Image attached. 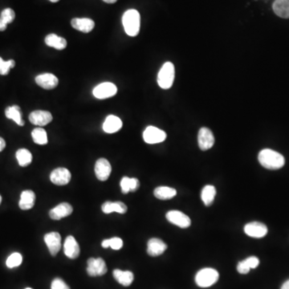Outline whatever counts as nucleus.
Listing matches in <instances>:
<instances>
[{
  "instance_id": "f257e3e1",
  "label": "nucleus",
  "mask_w": 289,
  "mask_h": 289,
  "mask_svg": "<svg viewBox=\"0 0 289 289\" xmlns=\"http://www.w3.org/2000/svg\"><path fill=\"white\" fill-rule=\"evenodd\" d=\"M258 159L261 166L268 170H279L285 166V159L282 155L270 149L261 150Z\"/></svg>"
},
{
  "instance_id": "f03ea898",
  "label": "nucleus",
  "mask_w": 289,
  "mask_h": 289,
  "mask_svg": "<svg viewBox=\"0 0 289 289\" xmlns=\"http://www.w3.org/2000/svg\"><path fill=\"white\" fill-rule=\"evenodd\" d=\"M124 29L128 36H137L139 33L141 17L137 10L130 9L124 13L122 17Z\"/></svg>"
},
{
  "instance_id": "7ed1b4c3",
  "label": "nucleus",
  "mask_w": 289,
  "mask_h": 289,
  "mask_svg": "<svg viewBox=\"0 0 289 289\" xmlns=\"http://www.w3.org/2000/svg\"><path fill=\"white\" fill-rule=\"evenodd\" d=\"M220 278V274L211 267L202 269L195 276V283L200 288H209L215 285Z\"/></svg>"
},
{
  "instance_id": "20e7f679",
  "label": "nucleus",
  "mask_w": 289,
  "mask_h": 289,
  "mask_svg": "<svg viewBox=\"0 0 289 289\" xmlns=\"http://www.w3.org/2000/svg\"><path fill=\"white\" fill-rule=\"evenodd\" d=\"M175 65L171 62H166L157 75V84L163 89H169L175 81Z\"/></svg>"
},
{
  "instance_id": "39448f33",
  "label": "nucleus",
  "mask_w": 289,
  "mask_h": 289,
  "mask_svg": "<svg viewBox=\"0 0 289 289\" xmlns=\"http://www.w3.org/2000/svg\"><path fill=\"white\" fill-rule=\"evenodd\" d=\"M87 272L90 276H103L107 272L106 262L101 258H90L88 260Z\"/></svg>"
},
{
  "instance_id": "423d86ee",
  "label": "nucleus",
  "mask_w": 289,
  "mask_h": 289,
  "mask_svg": "<svg viewBox=\"0 0 289 289\" xmlns=\"http://www.w3.org/2000/svg\"><path fill=\"white\" fill-rule=\"evenodd\" d=\"M166 138V132L155 126H149L143 133V139L146 143H161L163 142Z\"/></svg>"
},
{
  "instance_id": "0eeeda50",
  "label": "nucleus",
  "mask_w": 289,
  "mask_h": 289,
  "mask_svg": "<svg viewBox=\"0 0 289 289\" xmlns=\"http://www.w3.org/2000/svg\"><path fill=\"white\" fill-rule=\"evenodd\" d=\"M117 88L111 82H104L100 84L92 91L93 96L97 99H107L117 94Z\"/></svg>"
},
{
  "instance_id": "6e6552de",
  "label": "nucleus",
  "mask_w": 289,
  "mask_h": 289,
  "mask_svg": "<svg viewBox=\"0 0 289 289\" xmlns=\"http://www.w3.org/2000/svg\"><path fill=\"white\" fill-rule=\"evenodd\" d=\"M166 219L173 224L179 226L181 228H187L191 226V219L179 211H170L166 214Z\"/></svg>"
},
{
  "instance_id": "1a4fd4ad",
  "label": "nucleus",
  "mask_w": 289,
  "mask_h": 289,
  "mask_svg": "<svg viewBox=\"0 0 289 289\" xmlns=\"http://www.w3.org/2000/svg\"><path fill=\"white\" fill-rule=\"evenodd\" d=\"M71 178H72V175H71L70 171L64 167L55 169L50 175L51 182L57 186L67 185L70 182Z\"/></svg>"
},
{
  "instance_id": "9d476101",
  "label": "nucleus",
  "mask_w": 289,
  "mask_h": 289,
  "mask_svg": "<svg viewBox=\"0 0 289 289\" xmlns=\"http://www.w3.org/2000/svg\"><path fill=\"white\" fill-rule=\"evenodd\" d=\"M198 142H199L200 148L203 151L212 148L215 144L213 133L206 127L201 129L198 135Z\"/></svg>"
},
{
  "instance_id": "9b49d317",
  "label": "nucleus",
  "mask_w": 289,
  "mask_h": 289,
  "mask_svg": "<svg viewBox=\"0 0 289 289\" xmlns=\"http://www.w3.org/2000/svg\"><path fill=\"white\" fill-rule=\"evenodd\" d=\"M95 174H96L97 179L100 181H106L110 178V174L112 171V167L110 161L106 158H100L96 161L95 164Z\"/></svg>"
},
{
  "instance_id": "f8f14e48",
  "label": "nucleus",
  "mask_w": 289,
  "mask_h": 289,
  "mask_svg": "<svg viewBox=\"0 0 289 289\" xmlns=\"http://www.w3.org/2000/svg\"><path fill=\"white\" fill-rule=\"evenodd\" d=\"M245 232L252 238L265 237L267 234V227L266 225L260 222H249L245 226Z\"/></svg>"
},
{
  "instance_id": "ddd939ff",
  "label": "nucleus",
  "mask_w": 289,
  "mask_h": 289,
  "mask_svg": "<svg viewBox=\"0 0 289 289\" xmlns=\"http://www.w3.org/2000/svg\"><path fill=\"white\" fill-rule=\"evenodd\" d=\"M29 121L35 126H47V124H49L52 121V115L48 111L36 110L30 113Z\"/></svg>"
},
{
  "instance_id": "4468645a",
  "label": "nucleus",
  "mask_w": 289,
  "mask_h": 289,
  "mask_svg": "<svg viewBox=\"0 0 289 289\" xmlns=\"http://www.w3.org/2000/svg\"><path fill=\"white\" fill-rule=\"evenodd\" d=\"M44 241L52 256L59 253L61 248V236L58 232H50L44 236Z\"/></svg>"
},
{
  "instance_id": "2eb2a0df",
  "label": "nucleus",
  "mask_w": 289,
  "mask_h": 289,
  "mask_svg": "<svg viewBox=\"0 0 289 289\" xmlns=\"http://www.w3.org/2000/svg\"><path fill=\"white\" fill-rule=\"evenodd\" d=\"M64 251H65V256L72 260H74L80 256L81 249L78 243L75 240L73 236H69L66 238L65 245H64Z\"/></svg>"
},
{
  "instance_id": "dca6fc26",
  "label": "nucleus",
  "mask_w": 289,
  "mask_h": 289,
  "mask_svg": "<svg viewBox=\"0 0 289 289\" xmlns=\"http://www.w3.org/2000/svg\"><path fill=\"white\" fill-rule=\"evenodd\" d=\"M73 208L69 203L62 202L49 211V216L53 220H60L72 215Z\"/></svg>"
},
{
  "instance_id": "f3484780",
  "label": "nucleus",
  "mask_w": 289,
  "mask_h": 289,
  "mask_svg": "<svg viewBox=\"0 0 289 289\" xmlns=\"http://www.w3.org/2000/svg\"><path fill=\"white\" fill-rule=\"evenodd\" d=\"M36 83L44 89H53L58 86L59 80L52 73H44L36 76Z\"/></svg>"
},
{
  "instance_id": "a211bd4d",
  "label": "nucleus",
  "mask_w": 289,
  "mask_h": 289,
  "mask_svg": "<svg viewBox=\"0 0 289 289\" xmlns=\"http://www.w3.org/2000/svg\"><path fill=\"white\" fill-rule=\"evenodd\" d=\"M167 249V245L162 241V240L157 239V238H152L149 240L148 245H147V253L150 256H158L163 254Z\"/></svg>"
},
{
  "instance_id": "6ab92c4d",
  "label": "nucleus",
  "mask_w": 289,
  "mask_h": 289,
  "mask_svg": "<svg viewBox=\"0 0 289 289\" xmlns=\"http://www.w3.org/2000/svg\"><path fill=\"white\" fill-rule=\"evenodd\" d=\"M72 27L77 31L89 33L94 28V21L89 18H74L71 21Z\"/></svg>"
},
{
  "instance_id": "aec40b11",
  "label": "nucleus",
  "mask_w": 289,
  "mask_h": 289,
  "mask_svg": "<svg viewBox=\"0 0 289 289\" xmlns=\"http://www.w3.org/2000/svg\"><path fill=\"white\" fill-rule=\"evenodd\" d=\"M123 123L121 119L114 115H110L106 117L103 124V130L107 133H114L121 130Z\"/></svg>"
},
{
  "instance_id": "412c9836",
  "label": "nucleus",
  "mask_w": 289,
  "mask_h": 289,
  "mask_svg": "<svg viewBox=\"0 0 289 289\" xmlns=\"http://www.w3.org/2000/svg\"><path fill=\"white\" fill-rule=\"evenodd\" d=\"M36 202V195L32 191H22L21 194V200L19 202V206L23 211H27L33 207Z\"/></svg>"
},
{
  "instance_id": "4be33fe9",
  "label": "nucleus",
  "mask_w": 289,
  "mask_h": 289,
  "mask_svg": "<svg viewBox=\"0 0 289 289\" xmlns=\"http://www.w3.org/2000/svg\"><path fill=\"white\" fill-rule=\"evenodd\" d=\"M259 265L260 260L256 256H251L238 264L237 271L240 274H247L251 269L256 268Z\"/></svg>"
},
{
  "instance_id": "5701e85b",
  "label": "nucleus",
  "mask_w": 289,
  "mask_h": 289,
  "mask_svg": "<svg viewBox=\"0 0 289 289\" xmlns=\"http://www.w3.org/2000/svg\"><path fill=\"white\" fill-rule=\"evenodd\" d=\"M112 274L115 280H117L120 285L126 287L130 286L134 279V276L132 271H121L120 269H115Z\"/></svg>"
},
{
  "instance_id": "b1692460",
  "label": "nucleus",
  "mask_w": 289,
  "mask_h": 289,
  "mask_svg": "<svg viewBox=\"0 0 289 289\" xmlns=\"http://www.w3.org/2000/svg\"><path fill=\"white\" fill-rule=\"evenodd\" d=\"M101 210L105 214H110L117 212L119 214L126 213L128 210L126 204L122 202H106L101 206Z\"/></svg>"
},
{
  "instance_id": "393cba45",
  "label": "nucleus",
  "mask_w": 289,
  "mask_h": 289,
  "mask_svg": "<svg viewBox=\"0 0 289 289\" xmlns=\"http://www.w3.org/2000/svg\"><path fill=\"white\" fill-rule=\"evenodd\" d=\"M45 43L47 46L54 47L57 50H64L67 47V41L56 34H49L48 36H46Z\"/></svg>"
},
{
  "instance_id": "a878e982",
  "label": "nucleus",
  "mask_w": 289,
  "mask_h": 289,
  "mask_svg": "<svg viewBox=\"0 0 289 289\" xmlns=\"http://www.w3.org/2000/svg\"><path fill=\"white\" fill-rule=\"evenodd\" d=\"M5 115L6 117L11 120H13L19 126H24V121L22 118V112L21 108L18 106H12L7 107L5 110Z\"/></svg>"
},
{
  "instance_id": "bb28decb",
  "label": "nucleus",
  "mask_w": 289,
  "mask_h": 289,
  "mask_svg": "<svg viewBox=\"0 0 289 289\" xmlns=\"http://www.w3.org/2000/svg\"><path fill=\"white\" fill-rule=\"evenodd\" d=\"M276 15L284 19H289V0H276L272 5Z\"/></svg>"
},
{
  "instance_id": "cd10ccee",
  "label": "nucleus",
  "mask_w": 289,
  "mask_h": 289,
  "mask_svg": "<svg viewBox=\"0 0 289 289\" xmlns=\"http://www.w3.org/2000/svg\"><path fill=\"white\" fill-rule=\"evenodd\" d=\"M155 197L161 200H171L177 195V191L175 189L169 186H158L155 189L154 192Z\"/></svg>"
},
{
  "instance_id": "c85d7f7f",
  "label": "nucleus",
  "mask_w": 289,
  "mask_h": 289,
  "mask_svg": "<svg viewBox=\"0 0 289 289\" xmlns=\"http://www.w3.org/2000/svg\"><path fill=\"white\" fill-rule=\"evenodd\" d=\"M215 195H216V190H215V186L207 185V186H204L202 189V193H201V199L206 206H210L213 203Z\"/></svg>"
},
{
  "instance_id": "c756f323",
  "label": "nucleus",
  "mask_w": 289,
  "mask_h": 289,
  "mask_svg": "<svg viewBox=\"0 0 289 289\" xmlns=\"http://www.w3.org/2000/svg\"><path fill=\"white\" fill-rule=\"evenodd\" d=\"M16 158H17L20 166L22 167H26L32 163V153L27 149H20L16 152Z\"/></svg>"
},
{
  "instance_id": "7c9ffc66",
  "label": "nucleus",
  "mask_w": 289,
  "mask_h": 289,
  "mask_svg": "<svg viewBox=\"0 0 289 289\" xmlns=\"http://www.w3.org/2000/svg\"><path fill=\"white\" fill-rule=\"evenodd\" d=\"M34 142L38 145H46L47 143V132L43 128L34 129L32 132Z\"/></svg>"
},
{
  "instance_id": "2f4dec72",
  "label": "nucleus",
  "mask_w": 289,
  "mask_h": 289,
  "mask_svg": "<svg viewBox=\"0 0 289 289\" xmlns=\"http://www.w3.org/2000/svg\"><path fill=\"white\" fill-rule=\"evenodd\" d=\"M22 257L21 254L18 252H15V253L11 254L9 257L7 258V267L9 268H13V267H18L22 264Z\"/></svg>"
},
{
  "instance_id": "473e14b6",
  "label": "nucleus",
  "mask_w": 289,
  "mask_h": 289,
  "mask_svg": "<svg viewBox=\"0 0 289 289\" xmlns=\"http://www.w3.org/2000/svg\"><path fill=\"white\" fill-rule=\"evenodd\" d=\"M16 65V62L14 60H9V61H4L2 57H0V75L6 76L8 74L11 68H13Z\"/></svg>"
},
{
  "instance_id": "72a5a7b5",
  "label": "nucleus",
  "mask_w": 289,
  "mask_h": 289,
  "mask_svg": "<svg viewBox=\"0 0 289 289\" xmlns=\"http://www.w3.org/2000/svg\"><path fill=\"white\" fill-rule=\"evenodd\" d=\"M15 17H16L15 11L11 9V8H6V9L2 11L0 18L2 19V21H4L5 22H7V24H8L10 22H13Z\"/></svg>"
},
{
  "instance_id": "f704fd0d",
  "label": "nucleus",
  "mask_w": 289,
  "mask_h": 289,
  "mask_svg": "<svg viewBox=\"0 0 289 289\" xmlns=\"http://www.w3.org/2000/svg\"><path fill=\"white\" fill-rule=\"evenodd\" d=\"M110 246L113 250H120L123 246V241L121 238L113 237L109 240Z\"/></svg>"
},
{
  "instance_id": "c9c22d12",
  "label": "nucleus",
  "mask_w": 289,
  "mask_h": 289,
  "mask_svg": "<svg viewBox=\"0 0 289 289\" xmlns=\"http://www.w3.org/2000/svg\"><path fill=\"white\" fill-rule=\"evenodd\" d=\"M51 289H70L64 280L56 278L52 281Z\"/></svg>"
},
{
  "instance_id": "e433bc0d",
  "label": "nucleus",
  "mask_w": 289,
  "mask_h": 289,
  "mask_svg": "<svg viewBox=\"0 0 289 289\" xmlns=\"http://www.w3.org/2000/svg\"><path fill=\"white\" fill-rule=\"evenodd\" d=\"M130 179L131 178L124 177L121 180L120 185H121V191L123 194H128L130 191Z\"/></svg>"
},
{
  "instance_id": "4c0bfd02",
  "label": "nucleus",
  "mask_w": 289,
  "mask_h": 289,
  "mask_svg": "<svg viewBox=\"0 0 289 289\" xmlns=\"http://www.w3.org/2000/svg\"><path fill=\"white\" fill-rule=\"evenodd\" d=\"M139 186L140 182L137 178H132L130 179V191H132V192L137 191V190H138V188H139Z\"/></svg>"
},
{
  "instance_id": "58836bf2",
  "label": "nucleus",
  "mask_w": 289,
  "mask_h": 289,
  "mask_svg": "<svg viewBox=\"0 0 289 289\" xmlns=\"http://www.w3.org/2000/svg\"><path fill=\"white\" fill-rule=\"evenodd\" d=\"M7 23L2 21V19L0 18V32H3L7 29Z\"/></svg>"
},
{
  "instance_id": "ea45409f",
  "label": "nucleus",
  "mask_w": 289,
  "mask_h": 289,
  "mask_svg": "<svg viewBox=\"0 0 289 289\" xmlns=\"http://www.w3.org/2000/svg\"><path fill=\"white\" fill-rule=\"evenodd\" d=\"M5 147H6V141L3 138L0 137V152L4 150Z\"/></svg>"
},
{
  "instance_id": "a19ab883",
  "label": "nucleus",
  "mask_w": 289,
  "mask_h": 289,
  "mask_svg": "<svg viewBox=\"0 0 289 289\" xmlns=\"http://www.w3.org/2000/svg\"><path fill=\"white\" fill-rule=\"evenodd\" d=\"M101 246L104 248H108L110 246V243H109V240H105L103 242L101 243Z\"/></svg>"
},
{
  "instance_id": "79ce46f5",
  "label": "nucleus",
  "mask_w": 289,
  "mask_h": 289,
  "mask_svg": "<svg viewBox=\"0 0 289 289\" xmlns=\"http://www.w3.org/2000/svg\"><path fill=\"white\" fill-rule=\"evenodd\" d=\"M289 289V280H288L287 281H285V282L283 284L282 286H281V289Z\"/></svg>"
},
{
  "instance_id": "37998d69",
  "label": "nucleus",
  "mask_w": 289,
  "mask_h": 289,
  "mask_svg": "<svg viewBox=\"0 0 289 289\" xmlns=\"http://www.w3.org/2000/svg\"><path fill=\"white\" fill-rule=\"evenodd\" d=\"M104 2H107V3H115L117 0H103Z\"/></svg>"
},
{
  "instance_id": "c03bdc74",
  "label": "nucleus",
  "mask_w": 289,
  "mask_h": 289,
  "mask_svg": "<svg viewBox=\"0 0 289 289\" xmlns=\"http://www.w3.org/2000/svg\"><path fill=\"white\" fill-rule=\"evenodd\" d=\"M49 1H51L52 2H57L58 1H60V0H49Z\"/></svg>"
},
{
  "instance_id": "a18cd8bd",
  "label": "nucleus",
  "mask_w": 289,
  "mask_h": 289,
  "mask_svg": "<svg viewBox=\"0 0 289 289\" xmlns=\"http://www.w3.org/2000/svg\"><path fill=\"white\" fill-rule=\"evenodd\" d=\"M1 202H2V197H1V195H0V204H1Z\"/></svg>"
},
{
  "instance_id": "49530a36",
  "label": "nucleus",
  "mask_w": 289,
  "mask_h": 289,
  "mask_svg": "<svg viewBox=\"0 0 289 289\" xmlns=\"http://www.w3.org/2000/svg\"><path fill=\"white\" fill-rule=\"evenodd\" d=\"M31 289V288H27V289Z\"/></svg>"
}]
</instances>
